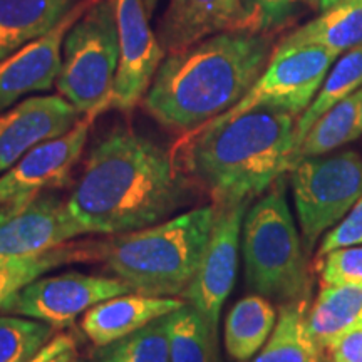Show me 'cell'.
Listing matches in <instances>:
<instances>
[{
    "label": "cell",
    "mask_w": 362,
    "mask_h": 362,
    "mask_svg": "<svg viewBox=\"0 0 362 362\" xmlns=\"http://www.w3.org/2000/svg\"><path fill=\"white\" fill-rule=\"evenodd\" d=\"M215 216V205L200 206L121 233L103 247V260L133 292L181 297L197 274Z\"/></svg>",
    "instance_id": "4"
},
{
    "label": "cell",
    "mask_w": 362,
    "mask_h": 362,
    "mask_svg": "<svg viewBox=\"0 0 362 362\" xmlns=\"http://www.w3.org/2000/svg\"><path fill=\"white\" fill-rule=\"evenodd\" d=\"M83 0H0V59L51 33Z\"/></svg>",
    "instance_id": "18"
},
{
    "label": "cell",
    "mask_w": 362,
    "mask_h": 362,
    "mask_svg": "<svg viewBox=\"0 0 362 362\" xmlns=\"http://www.w3.org/2000/svg\"><path fill=\"white\" fill-rule=\"evenodd\" d=\"M90 121L93 117L83 116L67 133L39 143L0 175V206L66 187L84 151Z\"/></svg>",
    "instance_id": "13"
},
{
    "label": "cell",
    "mask_w": 362,
    "mask_h": 362,
    "mask_svg": "<svg viewBox=\"0 0 362 362\" xmlns=\"http://www.w3.org/2000/svg\"><path fill=\"white\" fill-rule=\"evenodd\" d=\"M188 200V181L165 148L115 128L90 148L66 202L86 235H121L171 218Z\"/></svg>",
    "instance_id": "1"
},
{
    "label": "cell",
    "mask_w": 362,
    "mask_h": 362,
    "mask_svg": "<svg viewBox=\"0 0 362 362\" xmlns=\"http://www.w3.org/2000/svg\"><path fill=\"white\" fill-rule=\"evenodd\" d=\"M352 245H362V194L351 208L349 214L324 235L317 250V259H322L336 248Z\"/></svg>",
    "instance_id": "31"
},
{
    "label": "cell",
    "mask_w": 362,
    "mask_h": 362,
    "mask_svg": "<svg viewBox=\"0 0 362 362\" xmlns=\"http://www.w3.org/2000/svg\"><path fill=\"white\" fill-rule=\"evenodd\" d=\"M243 8L242 29L272 33L285 24L300 0H240Z\"/></svg>",
    "instance_id": "30"
},
{
    "label": "cell",
    "mask_w": 362,
    "mask_h": 362,
    "mask_svg": "<svg viewBox=\"0 0 362 362\" xmlns=\"http://www.w3.org/2000/svg\"><path fill=\"white\" fill-rule=\"evenodd\" d=\"M307 322L324 351L344 334L362 327V285L322 287L309 307Z\"/></svg>",
    "instance_id": "21"
},
{
    "label": "cell",
    "mask_w": 362,
    "mask_h": 362,
    "mask_svg": "<svg viewBox=\"0 0 362 362\" xmlns=\"http://www.w3.org/2000/svg\"><path fill=\"white\" fill-rule=\"evenodd\" d=\"M336 59L337 56L320 45H277L252 89L232 110L211 121L223 123L255 107H279L300 116L314 101Z\"/></svg>",
    "instance_id": "8"
},
{
    "label": "cell",
    "mask_w": 362,
    "mask_h": 362,
    "mask_svg": "<svg viewBox=\"0 0 362 362\" xmlns=\"http://www.w3.org/2000/svg\"><path fill=\"white\" fill-rule=\"evenodd\" d=\"M277 310L269 298L252 293L232 307L225 320V349L238 362L259 352L277 322Z\"/></svg>",
    "instance_id": "22"
},
{
    "label": "cell",
    "mask_w": 362,
    "mask_h": 362,
    "mask_svg": "<svg viewBox=\"0 0 362 362\" xmlns=\"http://www.w3.org/2000/svg\"><path fill=\"white\" fill-rule=\"evenodd\" d=\"M119 66L110 107L131 111L143 101L166 51L149 25L144 0H115Z\"/></svg>",
    "instance_id": "12"
},
{
    "label": "cell",
    "mask_w": 362,
    "mask_h": 362,
    "mask_svg": "<svg viewBox=\"0 0 362 362\" xmlns=\"http://www.w3.org/2000/svg\"><path fill=\"white\" fill-rule=\"evenodd\" d=\"M298 116L255 107L233 119L210 121L192 133L185 163L215 206L252 202L293 168Z\"/></svg>",
    "instance_id": "3"
},
{
    "label": "cell",
    "mask_w": 362,
    "mask_h": 362,
    "mask_svg": "<svg viewBox=\"0 0 362 362\" xmlns=\"http://www.w3.org/2000/svg\"><path fill=\"white\" fill-rule=\"evenodd\" d=\"M83 115L62 96H33L0 112V175L45 139L64 134Z\"/></svg>",
    "instance_id": "15"
},
{
    "label": "cell",
    "mask_w": 362,
    "mask_h": 362,
    "mask_svg": "<svg viewBox=\"0 0 362 362\" xmlns=\"http://www.w3.org/2000/svg\"><path fill=\"white\" fill-rule=\"evenodd\" d=\"M322 259V287L362 285V245L336 248Z\"/></svg>",
    "instance_id": "29"
},
{
    "label": "cell",
    "mask_w": 362,
    "mask_h": 362,
    "mask_svg": "<svg viewBox=\"0 0 362 362\" xmlns=\"http://www.w3.org/2000/svg\"><path fill=\"white\" fill-rule=\"evenodd\" d=\"M165 319L171 362L216 361V330L200 310L185 302Z\"/></svg>",
    "instance_id": "24"
},
{
    "label": "cell",
    "mask_w": 362,
    "mask_h": 362,
    "mask_svg": "<svg viewBox=\"0 0 362 362\" xmlns=\"http://www.w3.org/2000/svg\"><path fill=\"white\" fill-rule=\"evenodd\" d=\"M83 255L76 248H57L51 253H45L35 259H8L0 257V310L8 298L22 291L33 280L42 277L45 272L67 264Z\"/></svg>",
    "instance_id": "28"
},
{
    "label": "cell",
    "mask_w": 362,
    "mask_h": 362,
    "mask_svg": "<svg viewBox=\"0 0 362 362\" xmlns=\"http://www.w3.org/2000/svg\"><path fill=\"white\" fill-rule=\"evenodd\" d=\"M240 0H171L160 22L158 39L166 52H176L223 30L242 29Z\"/></svg>",
    "instance_id": "17"
},
{
    "label": "cell",
    "mask_w": 362,
    "mask_h": 362,
    "mask_svg": "<svg viewBox=\"0 0 362 362\" xmlns=\"http://www.w3.org/2000/svg\"><path fill=\"white\" fill-rule=\"evenodd\" d=\"M133 292L117 277L67 272L39 277L8 298L0 312L27 317L52 325L67 327L99 302Z\"/></svg>",
    "instance_id": "9"
},
{
    "label": "cell",
    "mask_w": 362,
    "mask_h": 362,
    "mask_svg": "<svg viewBox=\"0 0 362 362\" xmlns=\"http://www.w3.org/2000/svg\"><path fill=\"white\" fill-rule=\"evenodd\" d=\"M270 33L232 29L163 59L143 99L158 123L194 133L237 104L274 54Z\"/></svg>",
    "instance_id": "2"
},
{
    "label": "cell",
    "mask_w": 362,
    "mask_h": 362,
    "mask_svg": "<svg viewBox=\"0 0 362 362\" xmlns=\"http://www.w3.org/2000/svg\"><path fill=\"white\" fill-rule=\"evenodd\" d=\"M284 176L248 206L242 226L245 282L279 304L307 293V253L287 202Z\"/></svg>",
    "instance_id": "5"
},
{
    "label": "cell",
    "mask_w": 362,
    "mask_h": 362,
    "mask_svg": "<svg viewBox=\"0 0 362 362\" xmlns=\"http://www.w3.org/2000/svg\"><path fill=\"white\" fill-rule=\"evenodd\" d=\"M300 45H320L337 57L362 47V0H339L279 42V47Z\"/></svg>",
    "instance_id": "19"
},
{
    "label": "cell",
    "mask_w": 362,
    "mask_h": 362,
    "mask_svg": "<svg viewBox=\"0 0 362 362\" xmlns=\"http://www.w3.org/2000/svg\"><path fill=\"white\" fill-rule=\"evenodd\" d=\"M305 297L280 305L277 322L264 347L247 362H325V351L307 322Z\"/></svg>",
    "instance_id": "20"
},
{
    "label": "cell",
    "mask_w": 362,
    "mask_h": 362,
    "mask_svg": "<svg viewBox=\"0 0 362 362\" xmlns=\"http://www.w3.org/2000/svg\"><path fill=\"white\" fill-rule=\"evenodd\" d=\"M119 66L115 0H94L67 30L56 88L83 116L110 110Z\"/></svg>",
    "instance_id": "6"
},
{
    "label": "cell",
    "mask_w": 362,
    "mask_h": 362,
    "mask_svg": "<svg viewBox=\"0 0 362 362\" xmlns=\"http://www.w3.org/2000/svg\"><path fill=\"white\" fill-rule=\"evenodd\" d=\"M54 336L56 329L40 320L0 315V362H27Z\"/></svg>",
    "instance_id": "27"
},
{
    "label": "cell",
    "mask_w": 362,
    "mask_h": 362,
    "mask_svg": "<svg viewBox=\"0 0 362 362\" xmlns=\"http://www.w3.org/2000/svg\"><path fill=\"white\" fill-rule=\"evenodd\" d=\"M250 203L240 202L216 206L214 230L205 253L193 280L181 296L205 315L215 330L218 329L221 307L237 280L242 226Z\"/></svg>",
    "instance_id": "10"
},
{
    "label": "cell",
    "mask_w": 362,
    "mask_h": 362,
    "mask_svg": "<svg viewBox=\"0 0 362 362\" xmlns=\"http://www.w3.org/2000/svg\"><path fill=\"white\" fill-rule=\"evenodd\" d=\"M158 2H160V0H144V7H146V12H148L149 17H151L153 13H155Z\"/></svg>",
    "instance_id": "35"
},
{
    "label": "cell",
    "mask_w": 362,
    "mask_h": 362,
    "mask_svg": "<svg viewBox=\"0 0 362 362\" xmlns=\"http://www.w3.org/2000/svg\"><path fill=\"white\" fill-rule=\"evenodd\" d=\"M72 359H74V349L62 352V354L56 356L54 359H51L49 362H72Z\"/></svg>",
    "instance_id": "34"
},
{
    "label": "cell",
    "mask_w": 362,
    "mask_h": 362,
    "mask_svg": "<svg viewBox=\"0 0 362 362\" xmlns=\"http://www.w3.org/2000/svg\"><path fill=\"white\" fill-rule=\"evenodd\" d=\"M187 300L175 297H153L129 292L99 302L81 320V329L96 347L119 341L153 320L178 310Z\"/></svg>",
    "instance_id": "16"
},
{
    "label": "cell",
    "mask_w": 362,
    "mask_h": 362,
    "mask_svg": "<svg viewBox=\"0 0 362 362\" xmlns=\"http://www.w3.org/2000/svg\"><path fill=\"white\" fill-rule=\"evenodd\" d=\"M86 235L72 218L67 202L40 193L0 206V257L35 259Z\"/></svg>",
    "instance_id": "11"
},
{
    "label": "cell",
    "mask_w": 362,
    "mask_h": 362,
    "mask_svg": "<svg viewBox=\"0 0 362 362\" xmlns=\"http://www.w3.org/2000/svg\"><path fill=\"white\" fill-rule=\"evenodd\" d=\"M325 354L330 362H362V327L344 334Z\"/></svg>",
    "instance_id": "32"
},
{
    "label": "cell",
    "mask_w": 362,
    "mask_h": 362,
    "mask_svg": "<svg viewBox=\"0 0 362 362\" xmlns=\"http://www.w3.org/2000/svg\"><path fill=\"white\" fill-rule=\"evenodd\" d=\"M315 2H317V6L322 8V11H325V8L334 6V4L339 2V0H315Z\"/></svg>",
    "instance_id": "36"
},
{
    "label": "cell",
    "mask_w": 362,
    "mask_h": 362,
    "mask_svg": "<svg viewBox=\"0 0 362 362\" xmlns=\"http://www.w3.org/2000/svg\"><path fill=\"white\" fill-rule=\"evenodd\" d=\"M362 136V88L329 110L307 131L293 166L300 160L329 155ZM291 173V171H288Z\"/></svg>",
    "instance_id": "23"
},
{
    "label": "cell",
    "mask_w": 362,
    "mask_h": 362,
    "mask_svg": "<svg viewBox=\"0 0 362 362\" xmlns=\"http://www.w3.org/2000/svg\"><path fill=\"white\" fill-rule=\"evenodd\" d=\"M72 349H74V339L71 336H66V334H59V336H54L33 359H29L27 362H49L56 356L62 354V352Z\"/></svg>",
    "instance_id": "33"
},
{
    "label": "cell",
    "mask_w": 362,
    "mask_h": 362,
    "mask_svg": "<svg viewBox=\"0 0 362 362\" xmlns=\"http://www.w3.org/2000/svg\"><path fill=\"white\" fill-rule=\"evenodd\" d=\"M90 2L93 0H83L51 33L0 59V112L12 107L27 94L45 93L56 84L67 30Z\"/></svg>",
    "instance_id": "14"
},
{
    "label": "cell",
    "mask_w": 362,
    "mask_h": 362,
    "mask_svg": "<svg viewBox=\"0 0 362 362\" xmlns=\"http://www.w3.org/2000/svg\"><path fill=\"white\" fill-rule=\"evenodd\" d=\"M362 88V47H356L352 51L344 52L341 59L336 62V66L330 67L327 76H325L319 93L315 94L314 101L310 106L298 116L296 139L297 149L300 143L304 141L307 131L312 128V124L325 115L329 110H332L336 104L349 98L356 90Z\"/></svg>",
    "instance_id": "25"
},
{
    "label": "cell",
    "mask_w": 362,
    "mask_h": 362,
    "mask_svg": "<svg viewBox=\"0 0 362 362\" xmlns=\"http://www.w3.org/2000/svg\"><path fill=\"white\" fill-rule=\"evenodd\" d=\"M291 187L305 253L349 214L362 194V156L341 151L300 160L291 170Z\"/></svg>",
    "instance_id": "7"
},
{
    "label": "cell",
    "mask_w": 362,
    "mask_h": 362,
    "mask_svg": "<svg viewBox=\"0 0 362 362\" xmlns=\"http://www.w3.org/2000/svg\"><path fill=\"white\" fill-rule=\"evenodd\" d=\"M165 317L119 341L96 347L94 362H171Z\"/></svg>",
    "instance_id": "26"
}]
</instances>
